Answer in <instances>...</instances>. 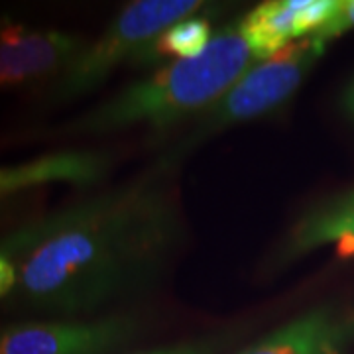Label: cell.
<instances>
[{
	"mask_svg": "<svg viewBox=\"0 0 354 354\" xmlns=\"http://www.w3.org/2000/svg\"><path fill=\"white\" fill-rule=\"evenodd\" d=\"M341 109L344 116L354 124V77L346 83V87L341 95Z\"/></svg>",
	"mask_w": 354,
	"mask_h": 354,
	"instance_id": "9a60e30c",
	"label": "cell"
},
{
	"mask_svg": "<svg viewBox=\"0 0 354 354\" xmlns=\"http://www.w3.org/2000/svg\"><path fill=\"white\" fill-rule=\"evenodd\" d=\"M88 46L81 34L0 18V91L46 87Z\"/></svg>",
	"mask_w": 354,
	"mask_h": 354,
	"instance_id": "8992f818",
	"label": "cell"
},
{
	"mask_svg": "<svg viewBox=\"0 0 354 354\" xmlns=\"http://www.w3.org/2000/svg\"><path fill=\"white\" fill-rule=\"evenodd\" d=\"M325 246H335L346 258L354 256V187L307 207L274 246L266 264L270 272H279Z\"/></svg>",
	"mask_w": 354,
	"mask_h": 354,
	"instance_id": "52a82bcc",
	"label": "cell"
},
{
	"mask_svg": "<svg viewBox=\"0 0 354 354\" xmlns=\"http://www.w3.org/2000/svg\"><path fill=\"white\" fill-rule=\"evenodd\" d=\"M215 36L211 20L207 16H189L174 26L165 28L164 32L153 39L152 46L142 53L140 64H156L160 59H189L197 57L209 48Z\"/></svg>",
	"mask_w": 354,
	"mask_h": 354,
	"instance_id": "8fae6325",
	"label": "cell"
},
{
	"mask_svg": "<svg viewBox=\"0 0 354 354\" xmlns=\"http://www.w3.org/2000/svg\"><path fill=\"white\" fill-rule=\"evenodd\" d=\"M167 169L30 218L0 236L16 268L12 313L87 319L158 283L185 239Z\"/></svg>",
	"mask_w": 354,
	"mask_h": 354,
	"instance_id": "6da1fadb",
	"label": "cell"
},
{
	"mask_svg": "<svg viewBox=\"0 0 354 354\" xmlns=\"http://www.w3.org/2000/svg\"><path fill=\"white\" fill-rule=\"evenodd\" d=\"M256 64L260 59L242 36L239 20L230 22L216 30L201 55L169 62L50 136L87 138L136 127H146L156 136L164 134L207 111Z\"/></svg>",
	"mask_w": 354,
	"mask_h": 354,
	"instance_id": "7a4b0ae2",
	"label": "cell"
},
{
	"mask_svg": "<svg viewBox=\"0 0 354 354\" xmlns=\"http://www.w3.org/2000/svg\"><path fill=\"white\" fill-rule=\"evenodd\" d=\"M113 169V156L101 150H57L41 153L28 162L0 165V207L16 195L39 189L46 185H75L88 189L99 185Z\"/></svg>",
	"mask_w": 354,
	"mask_h": 354,
	"instance_id": "30bf717a",
	"label": "cell"
},
{
	"mask_svg": "<svg viewBox=\"0 0 354 354\" xmlns=\"http://www.w3.org/2000/svg\"><path fill=\"white\" fill-rule=\"evenodd\" d=\"M242 337H244V329L232 327V329L207 333V335L187 339V341L162 344V346H153V348L127 354H225L241 341Z\"/></svg>",
	"mask_w": 354,
	"mask_h": 354,
	"instance_id": "7c38bea8",
	"label": "cell"
},
{
	"mask_svg": "<svg viewBox=\"0 0 354 354\" xmlns=\"http://www.w3.org/2000/svg\"><path fill=\"white\" fill-rule=\"evenodd\" d=\"M16 288V268L0 250V304H6Z\"/></svg>",
	"mask_w": 354,
	"mask_h": 354,
	"instance_id": "5bb4252c",
	"label": "cell"
},
{
	"mask_svg": "<svg viewBox=\"0 0 354 354\" xmlns=\"http://www.w3.org/2000/svg\"><path fill=\"white\" fill-rule=\"evenodd\" d=\"M341 0H268L239 18L254 55L264 62L288 46L311 38L329 22Z\"/></svg>",
	"mask_w": 354,
	"mask_h": 354,
	"instance_id": "ba28073f",
	"label": "cell"
},
{
	"mask_svg": "<svg viewBox=\"0 0 354 354\" xmlns=\"http://www.w3.org/2000/svg\"><path fill=\"white\" fill-rule=\"evenodd\" d=\"M325 50L327 46L307 38L254 65L218 101L195 116L185 134L156 165L174 171L177 160L201 146L203 142L230 128L268 118L281 111L301 88Z\"/></svg>",
	"mask_w": 354,
	"mask_h": 354,
	"instance_id": "3957f363",
	"label": "cell"
},
{
	"mask_svg": "<svg viewBox=\"0 0 354 354\" xmlns=\"http://www.w3.org/2000/svg\"><path fill=\"white\" fill-rule=\"evenodd\" d=\"M354 344V305L323 304L293 317L236 354H348Z\"/></svg>",
	"mask_w": 354,
	"mask_h": 354,
	"instance_id": "9c48e42d",
	"label": "cell"
},
{
	"mask_svg": "<svg viewBox=\"0 0 354 354\" xmlns=\"http://www.w3.org/2000/svg\"><path fill=\"white\" fill-rule=\"evenodd\" d=\"M205 6L201 0L130 2L62 75L39 88L38 102L44 109H55L95 93L120 65L140 59L165 28L203 12Z\"/></svg>",
	"mask_w": 354,
	"mask_h": 354,
	"instance_id": "277c9868",
	"label": "cell"
},
{
	"mask_svg": "<svg viewBox=\"0 0 354 354\" xmlns=\"http://www.w3.org/2000/svg\"><path fill=\"white\" fill-rule=\"evenodd\" d=\"M351 30H354V0H341V6H339L337 14L317 34H313L311 39L327 46L330 39L339 38Z\"/></svg>",
	"mask_w": 354,
	"mask_h": 354,
	"instance_id": "4fadbf2b",
	"label": "cell"
},
{
	"mask_svg": "<svg viewBox=\"0 0 354 354\" xmlns=\"http://www.w3.org/2000/svg\"><path fill=\"white\" fill-rule=\"evenodd\" d=\"M144 323L128 311L87 319H30L0 325V354H120Z\"/></svg>",
	"mask_w": 354,
	"mask_h": 354,
	"instance_id": "5b68a950",
	"label": "cell"
}]
</instances>
